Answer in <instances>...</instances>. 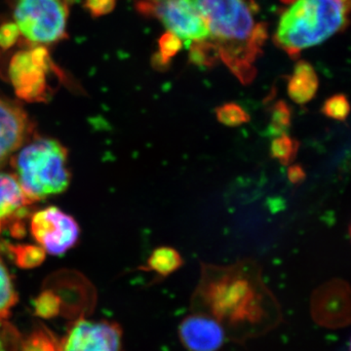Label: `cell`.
I'll return each mask as SVG.
<instances>
[{
	"mask_svg": "<svg viewBox=\"0 0 351 351\" xmlns=\"http://www.w3.org/2000/svg\"><path fill=\"white\" fill-rule=\"evenodd\" d=\"M62 301L53 291H44L34 301L36 315L44 319H51L61 313Z\"/></svg>",
	"mask_w": 351,
	"mask_h": 351,
	"instance_id": "19",
	"label": "cell"
},
{
	"mask_svg": "<svg viewBox=\"0 0 351 351\" xmlns=\"http://www.w3.org/2000/svg\"><path fill=\"white\" fill-rule=\"evenodd\" d=\"M23 351H60V345L45 330H36L24 341Z\"/></svg>",
	"mask_w": 351,
	"mask_h": 351,
	"instance_id": "20",
	"label": "cell"
},
{
	"mask_svg": "<svg viewBox=\"0 0 351 351\" xmlns=\"http://www.w3.org/2000/svg\"><path fill=\"white\" fill-rule=\"evenodd\" d=\"M319 80L315 69L306 61L298 62L292 75L289 77V98L299 106H306L315 98Z\"/></svg>",
	"mask_w": 351,
	"mask_h": 351,
	"instance_id": "11",
	"label": "cell"
},
{
	"mask_svg": "<svg viewBox=\"0 0 351 351\" xmlns=\"http://www.w3.org/2000/svg\"><path fill=\"white\" fill-rule=\"evenodd\" d=\"M287 178L289 182L293 186H300V184L306 181V172L304 170V166L301 165V164L294 162L287 166Z\"/></svg>",
	"mask_w": 351,
	"mask_h": 351,
	"instance_id": "22",
	"label": "cell"
},
{
	"mask_svg": "<svg viewBox=\"0 0 351 351\" xmlns=\"http://www.w3.org/2000/svg\"><path fill=\"white\" fill-rule=\"evenodd\" d=\"M182 41L172 32H167L159 40V55L157 57L161 66H167L171 59L182 49Z\"/></svg>",
	"mask_w": 351,
	"mask_h": 351,
	"instance_id": "21",
	"label": "cell"
},
{
	"mask_svg": "<svg viewBox=\"0 0 351 351\" xmlns=\"http://www.w3.org/2000/svg\"><path fill=\"white\" fill-rule=\"evenodd\" d=\"M184 265V258L174 247L160 246L154 249L141 269L152 271L164 279L178 271Z\"/></svg>",
	"mask_w": 351,
	"mask_h": 351,
	"instance_id": "12",
	"label": "cell"
},
{
	"mask_svg": "<svg viewBox=\"0 0 351 351\" xmlns=\"http://www.w3.org/2000/svg\"><path fill=\"white\" fill-rule=\"evenodd\" d=\"M32 122L19 104L0 96V168L29 138Z\"/></svg>",
	"mask_w": 351,
	"mask_h": 351,
	"instance_id": "8",
	"label": "cell"
},
{
	"mask_svg": "<svg viewBox=\"0 0 351 351\" xmlns=\"http://www.w3.org/2000/svg\"><path fill=\"white\" fill-rule=\"evenodd\" d=\"M60 351H121L122 330L106 320L77 319L59 343Z\"/></svg>",
	"mask_w": 351,
	"mask_h": 351,
	"instance_id": "7",
	"label": "cell"
},
{
	"mask_svg": "<svg viewBox=\"0 0 351 351\" xmlns=\"http://www.w3.org/2000/svg\"><path fill=\"white\" fill-rule=\"evenodd\" d=\"M293 112L285 101H277L270 110L269 123L267 133L271 136L288 133L292 125Z\"/></svg>",
	"mask_w": 351,
	"mask_h": 351,
	"instance_id": "16",
	"label": "cell"
},
{
	"mask_svg": "<svg viewBox=\"0 0 351 351\" xmlns=\"http://www.w3.org/2000/svg\"><path fill=\"white\" fill-rule=\"evenodd\" d=\"M0 351H5L4 350L3 343H2L1 339H0Z\"/></svg>",
	"mask_w": 351,
	"mask_h": 351,
	"instance_id": "23",
	"label": "cell"
},
{
	"mask_svg": "<svg viewBox=\"0 0 351 351\" xmlns=\"http://www.w3.org/2000/svg\"><path fill=\"white\" fill-rule=\"evenodd\" d=\"M27 141L9 161L21 188L34 203L63 193L71 178L66 147L49 138Z\"/></svg>",
	"mask_w": 351,
	"mask_h": 351,
	"instance_id": "4",
	"label": "cell"
},
{
	"mask_svg": "<svg viewBox=\"0 0 351 351\" xmlns=\"http://www.w3.org/2000/svg\"><path fill=\"white\" fill-rule=\"evenodd\" d=\"M68 17V0H16L14 7L18 32L34 44H51L63 38Z\"/></svg>",
	"mask_w": 351,
	"mask_h": 351,
	"instance_id": "5",
	"label": "cell"
},
{
	"mask_svg": "<svg viewBox=\"0 0 351 351\" xmlns=\"http://www.w3.org/2000/svg\"><path fill=\"white\" fill-rule=\"evenodd\" d=\"M350 105L345 94H336L328 98L321 108V113L335 121L346 122L350 117Z\"/></svg>",
	"mask_w": 351,
	"mask_h": 351,
	"instance_id": "17",
	"label": "cell"
},
{
	"mask_svg": "<svg viewBox=\"0 0 351 351\" xmlns=\"http://www.w3.org/2000/svg\"><path fill=\"white\" fill-rule=\"evenodd\" d=\"M31 232L45 253L53 256L63 255L73 248L80 233L75 219L54 206L32 215Z\"/></svg>",
	"mask_w": 351,
	"mask_h": 351,
	"instance_id": "6",
	"label": "cell"
},
{
	"mask_svg": "<svg viewBox=\"0 0 351 351\" xmlns=\"http://www.w3.org/2000/svg\"><path fill=\"white\" fill-rule=\"evenodd\" d=\"M18 301V295L10 274L0 258V322L10 316L12 308Z\"/></svg>",
	"mask_w": 351,
	"mask_h": 351,
	"instance_id": "14",
	"label": "cell"
},
{
	"mask_svg": "<svg viewBox=\"0 0 351 351\" xmlns=\"http://www.w3.org/2000/svg\"><path fill=\"white\" fill-rule=\"evenodd\" d=\"M215 115L221 125L235 128L249 123L251 115L234 101H228L215 108Z\"/></svg>",
	"mask_w": 351,
	"mask_h": 351,
	"instance_id": "15",
	"label": "cell"
},
{
	"mask_svg": "<svg viewBox=\"0 0 351 351\" xmlns=\"http://www.w3.org/2000/svg\"><path fill=\"white\" fill-rule=\"evenodd\" d=\"M301 142L290 134L283 133L274 136L270 142L269 154L281 165L289 166L294 163L299 154Z\"/></svg>",
	"mask_w": 351,
	"mask_h": 351,
	"instance_id": "13",
	"label": "cell"
},
{
	"mask_svg": "<svg viewBox=\"0 0 351 351\" xmlns=\"http://www.w3.org/2000/svg\"><path fill=\"white\" fill-rule=\"evenodd\" d=\"M141 13L160 21L201 66L221 62L244 85L255 80V63L267 39L254 0H136Z\"/></svg>",
	"mask_w": 351,
	"mask_h": 351,
	"instance_id": "1",
	"label": "cell"
},
{
	"mask_svg": "<svg viewBox=\"0 0 351 351\" xmlns=\"http://www.w3.org/2000/svg\"><path fill=\"white\" fill-rule=\"evenodd\" d=\"M179 337L188 351H218L225 345L226 332L213 316L195 311L182 319Z\"/></svg>",
	"mask_w": 351,
	"mask_h": 351,
	"instance_id": "9",
	"label": "cell"
},
{
	"mask_svg": "<svg viewBox=\"0 0 351 351\" xmlns=\"http://www.w3.org/2000/svg\"><path fill=\"white\" fill-rule=\"evenodd\" d=\"M13 174L0 172V233L8 225L12 234L19 237L22 226L19 221L24 218L27 207L32 204Z\"/></svg>",
	"mask_w": 351,
	"mask_h": 351,
	"instance_id": "10",
	"label": "cell"
},
{
	"mask_svg": "<svg viewBox=\"0 0 351 351\" xmlns=\"http://www.w3.org/2000/svg\"><path fill=\"white\" fill-rule=\"evenodd\" d=\"M193 295L195 311L221 320L225 313H256L272 295L263 280L262 267L252 258L232 265L201 262Z\"/></svg>",
	"mask_w": 351,
	"mask_h": 351,
	"instance_id": "2",
	"label": "cell"
},
{
	"mask_svg": "<svg viewBox=\"0 0 351 351\" xmlns=\"http://www.w3.org/2000/svg\"><path fill=\"white\" fill-rule=\"evenodd\" d=\"M350 6V0H295L277 27V45L294 57L324 43L345 27Z\"/></svg>",
	"mask_w": 351,
	"mask_h": 351,
	"instance_id": "3",
	"label": "cell"
},
{
	"mask_svg": "<svg viewBox=\"0 0 351 351\" xmlns=\"http://www.w3.org/2000/svg\"><path fill=\"white\" fill-rule=\"evenodd\" d=\"M16 263L23 269H32L38 267L45 258V251L40 246L31 245H20L11 247Z\"/></svg>",
	"mask_w": 351,
	"mask_h": 351,
	"instance_id": "18",
	"label": "cell"
}]
</instances>
